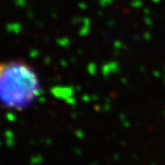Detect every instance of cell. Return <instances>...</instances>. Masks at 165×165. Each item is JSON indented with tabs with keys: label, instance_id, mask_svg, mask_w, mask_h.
I'll return each instance as SVG.
<instances>
[{
	"label": "cell",
	"instance_id": "1",
	"mask_svg": "<svg viewBox=\"0 0 165 165\" xmlns=\"http://www.w3.org/2000/svg\"><path fill=\"white\" fill-rule=\"evenodd\" d=\"M41 81L34 68L20 59L0 62V107L20 111L41 94Z\"/></svg>",
	"mask_w": 165,
	"mask_h": 165
}]
</instances>
